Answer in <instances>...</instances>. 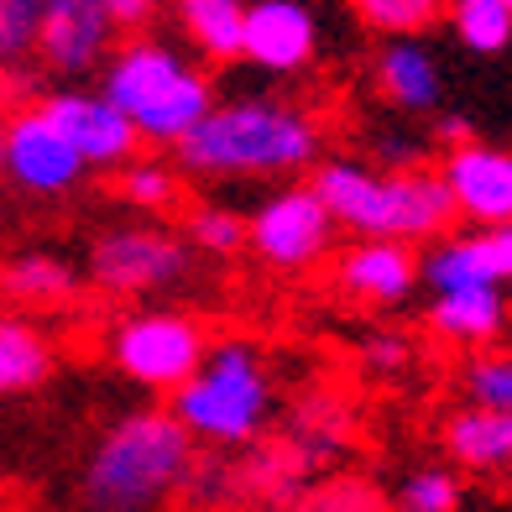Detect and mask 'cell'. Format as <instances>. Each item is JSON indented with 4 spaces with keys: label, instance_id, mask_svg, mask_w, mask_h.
<instances>
[{
    "label": "cell",
    "instance_id": "6da1fadb",
    "mask_svg": "<svg viewBox=\"0 0 512 512\" xmlns=\"http://www.w3.org/2000/svg\"><path fill=\"white\" fill-rule=\"evenodd\" d=\"M319 157H324V121L309 105L277 95L215 100L204 121L173 147V162L194 183L304 178Z\"/></svg>",
    "mask_w": 512,
    "mask_h": 512
},
{
    "label": "cell",
    "instance_id": "7a4b0ae2",
    "mask_svg": "<svg viewBox=\"0 0 512 512\" xmlns=\"http://www.w3.org/2000/svg\"><path fill=\"white\" fill-rule=\"evenodd\" d=\"M199 445L173 408H131L95 439L79 476L89 512H157L194 481Z\"/></svg>",
    "mask_w": 512,
    "mask_h": 512
},
{
    "label": "cell",
    "instance_id": "3957f363",
    "mask_svg": "<svg viewBox=\"0 0 512 512\" xmlns=\"http://www.w3.org/2000/svg\"><path fill=\"white\" fill-rule=\"evenodd\" d=\"M100 89L126 110L142 147L157 152H173L220 100L209 63L152 32H126V42H115L100 63Z\"/></svg>",
    "mask_w": 512,
    "mask_h": 512
},
{
    "label": "cell",
    "instance_id": "277c9868",
    "mask_svg": "<svg viewBox=\"0 0 512 512\" xmlns=\"http://www.w3.org/2000/svg\"><path fill=\"white\" fill-rule=\"evenodd\" d=\"M314 194L351 236H387L424 246L455 230V204L439 168H371L356 157H319L309 168Z\"/></svg>",
    "mask_w": 512,
    "mask_h": 512
},
{
    "label": "cell",
    "instance_id": "5b68a950",
    "mask_svg": "<svg viewBox=\"0 0 512 512\" xmlns=\"http://www.w3.org/2000/svg\"><path fill=\"white\" fill-rule=\"evenodd\" d=\"M168 408L199 450H246L267 434L277 413V382L262 345L246 335L209 340L189 382L168 392Z\"/></svg>",
    "mask_w": 512,
    "mask_h": 512
},
{
    "label": "cell",
    "instance_id": "8992f818",
    "mask_svg": "<svg viewBox=\"0 0 512 512\" xmlns=\"http://www.w3.org/2000/svg\"><path fill=\"white\" fill-rule=\"evenodd\" d=\"M204 351H209V330L189 309H136L105 330L110 371L142 392H157V398H168L178 382H189V371L204 361Z\"/></svg>",
    "mask_w": 512,
    "mask_h": 512
},
{
    "label": "cell",
    "instance_id": "52a82bcc",
    "mask_svg": "<svg viewBox=\"0 0 512 512\" xmlns=\"http://www.w3.org/2000/svg\"><path fill=\"white\" fill-rule=\"evenodd\" d=\"M194 246L162 225H115L100 230L84 256V277L105 298H157L178 293L194 277Z\"/></svg>",
    "mask_w": 512,
    "mask_h": 512
},
{
    "label": "cell",
    "instance_id": "ba28073f",
    "mask_svg": "<svg viewBox=\"0 0 512 512\" xmlns=\"http://www.w3.org/2000/svg\"><path fill=\"white\" fill-rule=\"evenodd\" d=\"M335 215L314 194V183H283L246 209V251L277 277H304L314 272L335 246Z\"/></svg>",
    "mask_w": 512,
    "mask_h": 512
},
{
    "label": "cell",
    "instance_id": "9c48e42d",
    "mask_svg": "<svg viewBox=\"0 0 512 512\" xmlns=\"http://www.w3.org/2000/svg\"><path fill=\"white\" fill-rule=\"evenodd\" d=\"M0 178H6L11 189H21L27 199H63L89 178V168L74 152V142L58 131V121L42 110V100H32V105H16L6 115Z\"/></svg>",
    "mask_w": 512,
    "mask_h": 512
},
{
    "label": "cell",
    "instance_id": "30bf717a",
    "mask_svg": "<svg viewBox=\"0 0 512 512\" xmlns=\"http://www.w3.org/2000/svg\"><path fill=\"white\" fill-rule=\"evenodd\" d=\"M324 53V27L309 0H246L241 63L267 79H304Z\"/></svg>",
    "mask_w": 512,
    "mask_h": 512
},
{
    "label": "cell",
    "instance_id": "8fae6325",
    "mask_svg": "<svg viewBox=\"0 0 512 512\" xmlns=\"http://www.w3.org/2000/svg\"><path fill=\"white\" fill-rule=\"evenodd\" d=\"M42 110L58 121V131L74 142L89 173H115L131 152H142V136L126 121V110L115 105L105 89H84V84H63L53 95H42Z\"/></svg>",
    "mask_w": 512,
    "mask_h": 512
},
{
    "label": "cell",
    "instance_id": "7c38bea8",
    "mask_svg": "<svg viewBox=\"0 0 512 512\" xmlns=\"http://www.w3.org/2000/svg\"><path fill=\"white\" fill-rule=\"evenodd\" d=\"M418 283L429 293L450 288H507L512 283V220L502 225H471L465 236L445 230L429 251H418Z\"/></svg>",
    "mask_w": 512,
    "mask_h": 512
},
{
    "label": "cell",
    "instance_id": "4fadbf2b",
    "mask_svg": "<svg viewBox=\"0 0 512 512\" xmlns=\"http://www.w3.org/2000/svg\"><path fill=\"white\" fill-rule=\"evenodd\" d=\"M115 37L121 32H115V21L105 16L100 0H48L32 58L58 79H84V74H100Z\"/></svg>",
    "mask_w": 512,
    "mask_h": 512
},
{
    "label": "cell",
    "instance_id": "5bb4252c",
    "mask_svg": "<svg viewBox=\"0 0 512 512\" xmlns=\"http://www.w3.org/2000/svg\"><path fill=\"white\" fill-rule=\"evenodd\" d=\"M439 178L450 189L455 220L502 225L512 220V152L486 142H455L439 162Z\"/></svg>",
    "mask_w": 512,
    "mask_h": 512
},
{
    "label": "cell",
    "instance_id": "9a60e30c",
    "mask_svg": "<svg viewBox=\"0 0 512 512\" xmlns=\"http://www.w3.org/2000/svg\"><path fill=\"white\" fill-rule=\"evenodd\" d=\"M335 288L366 309H398L418 288V251L408 241L356 236L335 256Z\"/></svg>",
    "mask_w": 512,
    "mask_h": 512
},
{
    "label": "cell",
    "instance_id": "2e32d148",
    "mask_svg": "<svg viewBox=\"0 0 512 512\" xmlns=\"http://www.w3.org/2000/svg\"><path fill=\"white\" fill-rule=\"evenodd\" d=\"M371 84L392 110H408V115H429L445 100V74H439V58L424 48V37H382L377 63H371Z\"/></svg>",
    "mask_w": 512,
    "mask_h": 512
},
{
    "label": "cell",
    "instance_id": "e0dca14e",
    "mask_svg": "<svg viewBox=\"0 0 512 512\" xmlns=\"http://www.w3.org/2000/svg\"><path fill=\"white\" fill-rule=\"evenodd\" d=\"M439 445H445L455 471H471V476H486V481L512 476V413L465 403L445 418Z\"/></svg>",
    "mask_w": 512,
    "mask_h": 512
},
{
    "label": "cell",
    "instance_id": "ac0fdd59",
    "mask_svg": "<svg viewBox=\"0 0 512 512\" xmlns=\"http://www.w3.org/2000/svg\"><path fill=\"white\" fill-rule=\"evenodd\" d=\"M58 377V340L21 309H0V403L32 398Z\"/></svg>",
    "mask_w": 512,
    "mask_h": 512
},
{
    "label": "cell",
    "instance_id": "d6986e66",
    "mask_svg": "<svg viewBox=\"0 0 512 512\" xmlns=\"http://www.w3.org/2000/svg\"><path fill=\"white\" fill-rule=\"evenodd\" d=\"M79 288V267L58 251H16L11 262H0V298L11 309H68Z\"/></svg>",
    "mask_w": 512,
    "mask_h": 512
},
{
    "label": "cell",
    "instance_id": "ffe728a7",
    "mask_svg": "<svg viewBox=\"0 0 512 512\" xmlns=\"http://www.w3.org/2000/svg\"><path fill=\"white\" fill-rule=\"evenodd\" d=\"M507 324L512 309L502 288H450L429 304V330L450 345H492Z\"/></svg>",
    "mask_w": 512,
    "mask_h": 512
},
{
    "label": "cell",
    "instance_id": "44dd1931",
    "mask_svg": "<svg viewBox=\"0 0 512 512\" xmlns=\"http://www.w3.org/2000/svg\"><path fill=\"white\" fill-rule=\"evenodd\" d=\"M173 21L183 42L204 63H241V21L246 0H173Z\"/></svg>",
    "mask_w": 512,
    "mask_h": 512
},
{
    "label": "cell",
    "instance_id": "7402d4cb",
    "mask_svg": "<svg viewBox=\"0 0 512 512\" xmlns=\"http://www.w3.org/2000/svg\"><path fill=\"white\" fill-rule=\"evenodd\" d=\"M115 194H121V204L136 209V215H173L183 204V168L168 162L157 147L131 152L121 168H115Z\"/></svg>",
    "mask_w": 512,
    "mask_h": 512
},
{
    "label": "cell",
    "instance_id": "603a6c76",
    "mask_svg": "<svg viewBox=\"0 0 512 512\" xmlns=\"http://www.w3.org/2000/svg\"><path fill=\"white\" fill-rule=\"evenodd\" d=\"M445 21L460 48L481 58L512 48V6L507 0H445Z\"/></svg>",
    "mask_w": 512,
    "mask_h": 512
},
{
    "label": "cell",
    "instance_id": "cb8c5ba5",
    "mask_svg": "<svg viewBox=\"0 0 512 512\" xmlns=\"http://www.w3.org/2000/svg\"><path fill=\"white\" fill-rule=\"evenodd\" d=\"M183 241L194 246V256H209V262H230V256L246 251V209H230V204H194L189 220H183Z\"/></svg>",
    "mask_w": 512,
    "mask_h": 512
},
{
    "label": "cell",
    "instance_id": "d4e9b609",
    "mask_svg": "<svg viewBox=\"0 0 512 512\" xmlns=\"http://www.w3.org/2000/svg\"><path fill=\"white\" fill-rule=\"evenodd\" d=\"M345 6L377 37H424L445 21V0H345Z\"/></svg>",
    "mask_w": 512,
    "mask_h": 512
},
{
    "label": "cell",
    "instance_id": "484cf974",
    "mask_svg": "<svg viewBox=\"0 0 512 512\" xmlns=\"http://www.w3.org/2000/svg\"><path fill=\"white\" fill-rule=\"evenodd\" d=\"M460 502H465V481L450 465H424L398 486L392 512H460Z\"/></svg>",
    "mask_w": 512,
    "mask_h": 512
},
{
    "label": "cell",
    "instance_id": "4316f807",
    "mask_svg": "<svg viewBox=\"0 0 512 512\" xmlns=\"http://www.w3.org/2000/svg\"><path fill=\"white\" fill-rule=\"evenodd\" d=\"M460 392H465V403L512 413V351H481V356H471L465 371H460Z\"/></svg>",
    "mask_w": 512,
    "mask_h": 512
},
{
    "label": "cell",
    "instance_id": "83f0119b",
    "mask_svg": "<svg viewBox=\"0 0 512 512\" xmlns=\"http://www.w3.org/2000/svg\"><path fill=\"white\" fill-rule=\"evenodd\" d=\"M48 0H0V68H16L37 53V27Z\"/></svg>",
    "mask_w": 512,
    "mask_h": 512
},
{
    "label": "cell",
    "instance_id": "f1b7e54d",
    "mask_svg": "<svg viewBox=\"0 0 512 512\" xmlns=\"http://www.w3.org/2000/svg\"><path fill=\"white\" fill-rule=\"evenodd\" d=\"M304 512H387V507H382L377 492H366V486H356V481H335L330 492H319Z\"/></svg>",
    "mask_w": 512,
    "mask_h": 512
},
{
    "label": "cell",
    "instance_id": "f546056e",
    "mask_svg": "<svg viewBox=\"0 0 512 512\" xmlns=\"http://www.w3.org/2000/svg\"><path fill=\"white\" fill-rule=\"evenodd\" d=\"M361 356H366V366H371V371H403V366L413 361V345H408V335L382 330V335H366Z\"/></svg>",
    "mask_w": 512,
    "mask_h": 512
},
{
    "label": "cell",
    "instance_id": "4dcf8cb0",
    "mask_svg": "<svg viewBox=\"0 0 512 512\" xmlns=\"http://www.w3.org/2000/svg\"><path fill=\"white\" fill-rule=\"evenodd\" d=\"M105 6V16L115 21V32H147L152 21L162 16V0H100Z\"/></svg>",
    "mask_w": 512,
    "mask_h": 512
},
{
    "label": "cell",
    "instance_id": "1f68e13d",
    "mask_svg": "<svg viewBox=\"0 0 512 512\" xmlns=\"http://www.w3.org/2000/svg\"><path fill=\"white\" fill-rule=\"evenodd\" d=\"M439 142H445V147L471 142V121H465V115H439Z\"/></svg>",
    "mask_w": 512,
    "mask_h": 512
},
{
    "label": "cell",
    "instance_id": "d6a6232c",
    "mask_svg": "<svg viewBox=\"0 0 512 512\" xmlns=\"http://www.w3.org/2000/svg\"><path fill=\"white\" fill-rule=\"evenodd\" d=\"M0 152H6V110H0Z\"/></svg>",
    "mask_w": 512,
    "mask_h": 512
},
{
    "label": "cell",
    "instance_id": "836d02e7",
    "mask_svg": "<svg viewBox=\"0 0 512 512\" xmlns=\"http://www.w3.org/2000/svg\"><path fill=\"white\" fill-rule=\"evenodd\" d=\"M507 6H512V0H507Z\"/></svg>",
    "mask_w": 512,
    "mask_h": 512
}]
</instances>
